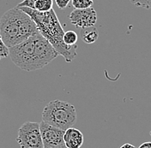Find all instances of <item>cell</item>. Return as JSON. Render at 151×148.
<instances>
[{
    "label": "cell",
    "mask_w": 151,
    "mask_h": 148,
    "mask_svg": "<svg viewBox=\"0 0 151 148\" xmlns=\"http://www.w3.org/2000/svg\"><path fill=\"white\" fill-rule=\"evenodd\" d=\"M17 141L20 148H44L40 123L29 121L24 122L19 129Z\"/></svg>",
    "instance_id": "obj_5"
},
{
    "label": "cell",
    "mask_w": 151,
    "mask_h": 148,
    "mask_svg": "<svg viewBox=\"0 0 151 148\" xmlns=\"http://www.w3.org/2000/svg\"><path fill=\"white\" fill-rule=\"evenodd\" d=\"M55 2H56L57 5L59 9H65L67 8L70 0H55Z\"/></svg>",
    "instance_id": "obj_16"
},
{
    "label": "cell",
    "mask_w": 151,
    "mask_h": 148,
    "mask_svg": "<svg viewBox=\"0 0 151 148\" xmlns=\"http://www.w3.org/2000/svg\"><path fill=\"white\" fill-rule=\"evenodd\" d=\"M70 21L76 28L94 27L97 21V13L93 7L87 9H74L69 15Z\"/></svg>",
    "instance_id": "obj_7"
},
{
    "label": "cell",
    "mask_w": 151,
    "mask_h": 148,
    "mask_svg": "<svg viewBox=\"0 0 151 148\" xmlns=\"http://www.w3.org/2000/svg\"><path fill=\"white\" fill-rule=\"evenodd\" d=\"M42 121L65 131L71 128L76 122V111L74 105L69 102L52 100L42 111Z\"/></svg>",
    "instance_id": "obj_4"
},
{
    "label": "cell",
    "mask_w": 151,
    "mask_h": 148,
    "mask_svg": "<svg viewBox=\"0 0 151 148\" xmlns=\"http://www.w3.org/2000/svg\"><path fill=\"white\" fill-rule=\"evenodd\" d=\"M35 3H36V0H22L16 7H17V8L28 7L30 9H35Z\"/></svg>",
    "instance_id": "obj_14"
},
{
    "label": "cell",
    "mask_w": 151,
    "mask_h": 148,
    "mask_svg": "<svg viewBox=\"0 0 151 148\" xmlns=\"http://www.w3.org/2000/svg\"><path fill=\"white\" fill-rule=\"evenodd\" d=\"M83 141V134L79 129L71 127L65 131L64 142L67 148H81Z\"/></svg>",
    "instance_id": "obj_8"
},
{
    "label": "cell",
    "mask_w": 151,
    "mask_h": 148,
    "mask_svg": "<svg viewBox=\"0 0 151 148\" xmlns=\"http://www.w3.org/2000/svg\"><path fill=\"white\" fill-rule=\"evenodd\" d=\"M81 36L83 41L86 44H93L98 38H99V32L98 29L94 27L82 28L81 30Z\"/></svg>",
    "instance_id": "obj_9"
},
{
    "label": "cell",
    "mask_w": 151,
    "mask_h": 148,
    "mask_svg": "<svg viewBox=\"0 0 151 148\" xmlns=\"http://www.w3.org/2000/svg\"><path fill=\"white\" fill-rule=\"evenodd\" d=\"M9 54V48L4 45V43L2 40V38L0 36V60L3 58L7 57Z\"/></svg>",
    "instance_id": "obj_15"
},
{
    "label": "cell",
    "mask_w": 151,
    "mask_h": 148,
    "mask_svg": "<svg viewBox=\"0 0 151 148\" xmlns=\"http://www.w3.org/2000/svg\"><path fill=\"white\" fill-rule=\"evenodd\" d=\"M138 148H151V142H150V141L144 142V143L141 144Z\"/></svg>",
    "instance_id": "obj_17"
},
{
    "label": "cell",
    "mask_w": 151,
    "mask_h": 148,
    "mask_svg": "<svg viewBox=\"0 0 151 148\" xmlns=\"http://www.w3.org/2000/svg\"><path fill=\"white\" fill-rule=\"evenodd\" d=\"M133 5L144 9H151V0H130Z\"/></svg>",
    "instance_id": "obj_13"
},
{
    "label": "cell",
    "mask_w": 151,
    "mask_h": 148,
    "mask_svg": "<svg viewBox=\"0 0 151 148\" xmlns=\"http://www.w3.org/2000/svg\"><path fill=\"white\" fill-rule=\"evenodd\" d=\"M74 9H87L92 7L94 0H71Z\"/></svg>",
    "instance_id": "obj_12"
},
{
    "label": "cell",
    "mask_w": 151,
    "mask_h": 148,
    "mask_svg": "<svg viewBox=\"0 0 151 148\" xmlns=\"http://www.w3.org/2000/svg\"><path fill=\"white\" fill-rule=\"evenodd\" d=\"M119 148H136L132 144H130V143H125V144H124L123 146H121Z\"/></svg>",
    "instance_id": "obj_18"
},
{
    "label": "cell",
    "mask_w": 151,
    "mask_h": 148,
    "mask_svg": "<svg viewBox=\"0 0 151 148\" xmlns=\"http://www.w3.org/2000/svg\"><path fill=\"white\" fill-rule=\"evenodd\" d=\"M57 148H67L65 147V146H63V147H57Z\"/></svg>",
    "instance_id": "obj_19"
},
{
    "label": "cell",
    "mask_w": 151,
    "mask_h": 148,
    "mask_svg": "<svg viewBox=\"0 0 151 148\" xmlns=\"http://www.w3.org/2000/svg\"><path fill=\"white\" fill-rule=\"evenodd\" d=\"M150 136H151V131H150Z\"/></svg>",
    "instance_id": "obj_20"
},
{
    "label": "cell",
    "mask_w": 151,
    "mask_h": 148,
    "mask_svg": "<svg viewBox=\"0 0 151 148\" xmlns=\"http://www.w3.org/2000/svg\"><path fill=\"white\" fill-rule=\"evenodd\" d=\"M77 39H78V36L76 32L71 31V30L65 32L63 40L67 46H75L76 45Z\"/></svg>",
    "instance_id": "obj_11"
},
{
    "label": "cell",
    "mask_w": 151,
    "mask_h": 148,
    "mask_svg": "<svg viewBox=\"0 0 151 148\" xmlns=\"http://www.w3.org/2000/svg\"><path fill=\"white\" fill-rule=\"evenodd\" d=\"M53 0H36L35 9L40 12H47L52 9Z\"/></svg>",
    "instance_id": "obj_10"
},
{
    "label": "cell",
    "mask_w": 151,
    "mask_h": 148,
    "mask_svg": "<svg viewBox=\"0 0 151 148\" xmlns=\"http://www.w3.org/2000/svg\"><path fill=\"white\" fill-rule=\"evenodd\" d=\"M13 64L25 71H35L49 64L58 55L40 32L17 46L9 48Z\"/></svg>",
    "instance_id": "obj_1"
},
{
    "label": "cell",
    "mask_w": 151,
    "mask_h": 148,
    "mask_svg": "<svg viewBox=\"0 0 151 148\" xmlns=\"http://www.w3.org/2000/svg\"><path fill=\"white\" fill-rule=\"evenodd\" d=\"M40 130L44 148H57L65 146V131L42 121L40 122Z\"/></svg>",
    "instance_id": "obj_6"
},
{
    "label": "cell",
    "mask_w": 151,
    "mask_h": 148,
    "mask_svg": "<svg viewBox=\"0 0 151 148\" xmlns=\"http://www.w3.org/2000/svg\"><path fill=\"white\" fill-rule=\"evenodd\" d=\"M38 32L35 22L17 7L7 10L0 18V36L8 48L18 45Z\"/></svg>",
    "instance_id": "obj_3"
},
{
    "label": "cell",
    "mask_w": 151,
    "mask_h": 148,
    "mask_svg": "<svg viewBox=\"0 0 151 148\" xmlns=\"http://www.w3.org/2000/svg\"><path fill=\"white\" fill-rule=\"evenodd\" d=\"M18 9L24 11L32 18L35 22L40 34L50 42L58 55L65 58L66 63H70L74 60L77 55V46H67L64 42L65 31L53 9L47 12H40L28 7H21Z\"/></svg>",
    "instance_id": "obj_2"
}]
</instances>
